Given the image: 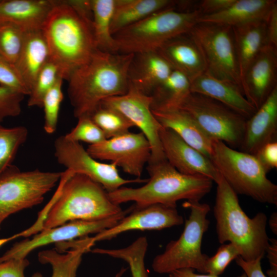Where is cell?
Segmentation results:
<instances>
[{"instance_id":"cell-1","label":"cell","mask_w":277,"mask_h":277,"mask_svg":"<svg viewBox=\"0 0 277 277\" xmlns=\"http://www.w3.org/2000/svg\"><path fill=\"white\" fill-rule=\"evenodd\" d=\"M59 182L36 223L26 229L29 235L70 221L102 220L123 211L100 184L86 175L66 169Z\"/></svg>"},{"instance_id":"cell-2","label":"cell","mask_w":277,"mask_h":277,"mask_svg":"<svg viewBox=\"0 0 277 277\" xmlns=\"http://www.w3.org/2000/svg\"><path fill=\"white\" fill-rule=\"evenodd\" d=\"M133 55L97 49L72 72L67 93L75 117L90 116L105 99L128 91V72Z\"/></svg>"},{"instance_id":"cell-3","label":"cell","mask_w":277,"mask_h":277,"mask_svg":"<svg viewBox=\"0 0 277 277\" xmlns=\"http://www.w3.org/2000/svg\"><path fill=\"white\" fill-rule=\"evenodd\" d=\"M92 21L80 13L69 1H55L41 28L50 58L60 67L64 80L85 64L97 48Z\"/></svg>"},{"instance_id":"cell-4","label":"cell","mask_w":277,"mask_h":277,"mask_svg":"<svg viewBox=\"0 0 277 277\" xmlns=\"http://www.w3.org/2000/svg\"><path fill=\"white\" fill-rule=\"evenodd\" d=\"M150 178L138 188L122 187L108 193L111 200L117 205L134 202L135 207L161 204L176 206L181 200L200 201L208 194L213 181L202 175L183 174L166 159L148 163Z\"/></svg>"},{"instance_id":"cell-5","label":"cell","mask_w":277,"mask_h":277,"mask_svg":"<svg viewBox=\"0 0 277 277\" xmlns=\"http://www.w3.org/2000/svg\"><path fill=\"white\" fill-rule=\"evenodd\" d=\"M215 183L213 214L219 243L235 244L240 249V256L245 261L263 259L270 239L266 215L258 212L249 217L241 208L238 194L222 176Z\"/></svg>"},{"instance_id":"cell-6","label":"cell","mask_w":277,"mask_h":277,"mask_svg":"<svg viewBox=\"0 0 277 277\" xmlns=\"http://www.w3.org/2000/svg\"><path fill=\"white\" fill-rule=\"evenodd\" d=\"M200 16L198 10L182 11L175 7L154 13L113 35L117 52L136 54L156 51L170 38L189 32Z\"/></svg>"},{"instance_id":"cell-7","label":"cell","mask_w":277,"mask_h":277,"mask_svg":"<svg viewBox=\"0 0 277 277\" xmlns=\"http://www.w3.org/2000/svg\"><path fill=\"white\" fill-rule=\"evenodd\" d=\"M210 160L235 193L265 204L277 205V186L253 154L214 140Z\"/></svg>"},{"instance_id":"cell-8","label":"cell","mask_w":277,"mask_h":277,"mask_svg":"<svg viewBox=\"0 0 277 277\" xmlns=\"http://www.w3.org/2000/svg\"><path fill=\"white\" fill-rule=\"evenodd\" d=\"M183 206L190 210L180 237L169 242L164 251L154 258L152 268L160 274H171L183 269L204 273L208 256L202 251V239L210 222L207 215L210 207L198 201H186Z\"/></svg>"},{"instance_id":"cell-9","label":"cell","mask_w":277,"mask_h":277,"mask_svg":"<svg viewBox=\"0 0 277 277\" xmlns=\"http://www.w3.org/2000/svg\"><path fill=\"white\" fill-rule=\"evenodd\" d=\"M63 172L22 171L12 165L0 175V229L10 215L40 204Z\"/></svg>"},{"instance_id":"cell-10","label":"cell","mask_w":277,"mask_h":277,"mask_svg":"<svg viewBox=\"0 0 277 277\" xmlns=\"http://www.w3.org/2000/svg\"><path fill=\"white\" fill-rule=\"evenodd\" d=\"M189 33L202 54L205 72L242 89L231 27L197 23Z\"/></svg>"},{"instance_id":"cell-11","label":"cell","mask_w":277,"mask_h":277,"mask_svg":"<svg viewBox=\"0 0 277 277\" xmlns=\"http://www.w3.org/2000/svg\"><path fill=\"white\" fill-rule=\"evenodd\" d=\"M190 114L210 137L239 148L246 118L222 103L191 92L179 108Z\"/></svg>"},{"instance_id":"cell-12","label":"cell","mask_w":277,"mask_h":277,"mask_svg":"<svg viewBox=\"0 0 277 277\" xmlns=\"http://www.w3.org/2000/svg\"><path fill=\"white\" fill-rule=\"evenodd\" d=\"M54 156L57 162L74 173L81 174L100 184L108 193L123 186L134 183H145L148 179L127 180L118 173L113 163H102L91 156L80 143L68 140L64 135L54 142Z\"/></svg>"},{"instance_id":"cell-13","label":"cell","mask_w":277,"mask_h":277,"mask_svg":"<svg viewBox=\"0 0 277 277\" xmlns=\"http://www.w3.org/2000/svg\"><path fill=\"white\" fill-rule=\"evenodd\" d=\"M132 210V206L111 217L99 220H75L58 226L42 230L30 239L15 243L0 256V262L24 259L33 250L50 244H58L97 234L115 225Z\"/></svg>"},{"instance_id":"cell-14","label":"cell","mask_w":277,"mask_h":277,"mask_svg":"<svg viewBox=\"0 0 277 277\" xmlns=\"http://www.w3.org/2000/svg\"><path fill=\"white\" fill-rule=\"evenodd\" d=\"M152 101L151 96L129 85L125 94L106 98L100 105L118 111L139 128L150 145L151 154L148 163L166 159L160 137L162 126L152 113Z\"/></svg>"},{"instance_id":"cell-15","label":"cell","mask_w":277,"mask_h":277,"mask_svg":"<svg viewBox=\"0 0 277 277\" xmlns=\"http://www.w3.org/2000/svg\"><path fill=\"white\" fill-rule=\"evenodd\" d=\"M88 153L97 160L108 161L128 174L140 179L151 157L150 144L141 132H128L89 145Z\"/></svg>"},{"instance_id":"cell-16","label":"cell","mask_w":277,"mask_h":277,"mask_svg":"<svg viewBox=\"0 0 277 277\" xmlns=\"http://www.w3.org/2000/svg\"><path fill=\"white\" fill-rule=\"evenodd\" d=\"M184 224L176 206L155 204L135 207L115 225L96 234L94 242L110 240L119 234L133 230H159Z\"/></svg>"},{"instance_id":"cell-17","label":"cell","mask_w":277,"mask_h":277,"mask_svg":"<svg viewBox=\"0 0 277 277\" xmlns=\"http://www.w3.org/2000/svg\"><path fill=\"white\" fill-rule=\"evenodd\" d=\"M160 137L165 157L179 172L202 175L216 183L221 175L212 161L184 142L172 130L162 127Z\"/></svg>"},{"instance_id":"cell-18","label":"cell","mask_w":277,"mask_h":277,"mask_svg":"<svg viewBox=\"0 0 277 277\" xmlns=\"http://www.w3.org/2000/svg\"><path fill=\"white\" fill-rule=\"evenodd\" d=\"M277 48L266 45L248 68L242 81L243 92L257 109L276 85Z\"/></svg>"},{"instance_id":"cell-19","label":"cell","mask_w":277,"mask_h":277,"mask_svg":"<svg viewBox=\"0 0 277 277\" xmlns=\"http://www.w3.org/2000/svg\"><path fill=\"white\" fill-rule=\"evenodd\" d=\"M277 86L246 120L240 151L254 155L264 144L276 140Z\"/></svg>"},{"instance_id":"cell-20","label":"cell","mask_w":277,"mask_h":277,"mask_svg":"<svg viewBox=\"0 0 277 277\" xmlns=\"http://www.w3.org/2000/svg\"><path fill=\"white\" fill-rule=\"evenodd\" d=\"M156 51L190 83L206 71L202 54L189 32L170 38Z\"/></svg>"},{"instance_id":"cell-21","label":"cell","mask_w":277,"mask_h":277,"mask_svg":"<svg viewBox=\"0 0 277 277\" xmlns=\"http://www.w3.org/2000/svg\"><path fill=\"white\" fill-rule=\"evenodd\" d=\"M190 91L213 99L248 119L256 109L236 84L214 77L206 72L191 83Z\"/></svg>"},{"instance_id":"cell-22","label":"cell","mask_w":277,"mask_h":277,"mask_svg":"<svg viewBox=\"0 0 277 277\" xmlns=\"http://www.w3.org/2000/svg\"><path fill=\"white\" fill-rule=\"evenodd\" d=\"M173 70L157 51L134 54L128 72L129 84L150 96L155 88Z\"/></svg>"},{"instance_id":"cell-23","label":"cell","mask_w":277,"mask_h":277,"mask_svg":"<svg viewBox=\"0 0 277 277\" xmlns=\"http://www.w3.org/2000/svg\"><path fill=\"white\" fill-rule=\"evenodd\" d=\"M152 111L163 127L172 130L187 144L210 159L214 140L190 114L181 109Z\"/></svg>"},{"instance_id":"cell-24","label":"cell","mask_w":277,"mask_h":277,"mask_svg":"<svg viewBox=\"0 0 277 277\" xmlns=\"http://www.w3.org/2000/svg\"><path fill=\"white\" fill-rule=\"evenodd\" d=\"M231 28L241 83L248 68L267 45L266 23L256 21Z\"/></svg>"},{"instance_id":"cell-25","label":"cell","mask_w":277,"mask_h":277,"mask_svg":"<svg viewBox=\"0 0 277 277\" xmlns=\"http://www.w3.org/2000/svg\"><path fill=\"white\" fill-rule=\"evenodd\" d=\"M55 2L0 0V21L17 24L26 30L41 29Z\"/></svg>"},{"instance_id":"cell-26","label":"cell","mask_w":277,"mask_h":277,"mask_svg":"<svg viewBox=\"0 0 277 277\" xmlns=\"http://www.w3.org/2000/svg\"><path fill=\"white\" fill-rule=\"evenodd\" d=\"M276 1L274 0H235L219 13L201 15L197 23L238 26L256 21H265Z\"/></svg>"},{"instance_id":"cell-27","label":"cell","mask_w":277,"mask_h":277,"mask_svg":"<svg viewBox=\"0 0 277 277\" xmlns=\"http://www.w3.org/2000/svg\"><path fill=\"white\" fill-rule=\"evenodd\" d=\"M49 58V48L42 29L27 30L14 65L30 92L37 75Z\"/></svg>"},{"instance_id":"cell-28","label":"cell","mask_w":277,"mask_h":277,"mask_svg":"<svg viewBox=\"0 0 277 277\" xmlns=\"http://www.w3.org/2000/svg\"><path fill=\"white\" fill-rule=\"evenodd\" d=\"M95 243L88 236L72 240L69 242V248L63 251L65 253L53 249L43 250L38 253V260L51 266V277H76L83 254L91 251Z\"/></svg>"},{"instance_id":"cell-29","label":"cell","mask_w":277,"mask_h":277,"mask_svg":"<svg viewBox=\"0 0 277 277\" xmlns=\"http://www.w3.org/2000/svg\"><path fill=\"white\" fill-rule=\"evenodd\" d=\"M171 0H115L111 24L112 35L160 11L176 8Z\"/></svg>"},{"instance_id":"cell-30","label":"cell","mask_w":277,"mask_h":277,"mask_svg":"<svg viewBox=\"0 0 277 277\" xmlns=\"http://www.w3.org/2000/svg\"><path fill=\"white\" fill-rule=\"evenodd\" d=\"M191 83L182 73L173 70L169 76L153 90L151 109L163 111L179 109L191 93Z\"/></svg>"},{"instance_id":"cell-31","label":"cell","mask_w":277,"mask_h":277,"mask_svg":"<svg viewBox=\"0 0 277 277\" xmlns=\"http://www.w3.org/2000/svg\"><path fill=\"white\" fill-rule=\"evenodd\" d=\"M92 31L96 48L102 51L117 52V46L110 28L115 0H91Z\"/></svg>"},{"instance_id":"cell-32","label":"cell","mask_w":277,"mask_h":277,"mask_svg":"<svg viewBox=\"0 0 277 277\" xmlns=\"http://www.w3.org/2000/svg\"><path fill=\"white\" fill-rule=\"evenodd\" d=\"M148 246L147 238L141 236L125 248H95L93 252L124 261L129 265L132 277H149L145 265V258Z\"/></svg>"},{"instance_id":"cell-33","label":"cell","mask_w":277,"mask_h":277,"mask_svg":"<svg viewBox=\"0 0 277 277\" xmlns=\"http://www.w3.org/2000/svg\"><path fill=\"white\" fill-rule=\"evenodd\" d=\"M28 136V130L24 126L7 128L0 124V175L13 165L18 149Z\"/></svg>"},{"instance_id":"cell-34","label":"cell","mask_w":277,"mask_h":277,"mask_svg":"<svg viewBox=\"0 0 277 277\" xmlns=\"http://www.w3.org/2000/svg\"><path fill=\"white\" fill-rule=\"evenodd\" d=\"M107 139L129 132L133 124L118 111L100 105L89 116Z\"/></svg>"},{"instance_id":"cell-35","label":"cell","mask_w":277,"mask_h":277,"mask_svg":"<svg viewBox=\"0 0 277 277\" xmlns=\"http://www.w3.org/2000/svg\"><path fill=\"white\" fill-rule=\"evenodd\" d=\"M63 75L56 63L49 58L41 69L31 87L27 105L42 108L43 101L48 91Z\"/></svg>"},{"instance_id":"cell-36","label":"cell","mask_w":277,"mask_h":277,"mask_svg":"<svg viewBox=\"0 0 277 277\" xmlns=\"http://www.w3.org/2000/svg\"><path fill=\"white\" fill-rule=\"evenodd\" d=\"M27 31L17 24L0 21V54L14 65L22 50Z\"/></svg>"},{"instance_id":"cell-37","label":"cell","mask_w":277,"mask_h":277,"mask_svg":"<svg viewBox=\"0 0 277 277\" xmlns=\"http://www.w3.org/2000/svg\"><path fill=\"white\" fill-rule=\"evenodd\" d=\"M64 79H58L44 96L42 108L44 111L45 131L49 134L56 130L60 106L63 99L62 86Z\"/></svg>"},{"instance_id":"cell-38","label":"cell","mask_w":277,"mask_h":277,"mask_svg":"<svg viewBox=\"0 0 277 277\" xmlns=\"http://www.w3.org/2000/svg\"><path fill=\"white\" fill-rule=\"evenodd\" d=\"M77 119L76 126L65 135L68 140L78 143L84 142L90 145L107 139L102 130L89 116H83Z\"/></svg>"},{"instance_id":"cell-39","label":"cell","mask_w":277,"mask_h":277,"mask_svg":"<svg viewBox=\"0 0 277 277\" xmlns=\"http://www.w3.org/2000/svg\"><path fill=\"white\" fill-rule=\"evenodd\" d=\"M240 249L235 244L224 243L218 248L211 257L208 258L204 269V273L219 276L233 260L241 255Z\"/></svg>"},{"instance_id":"cell-40","label":"cell","mask_w":277,"mask_h":277,"mask_svg":"<svg viewBox=\"0 0 277 277\" xmlns=\"http://www.w3.org/2000/svg\"><path fill=\"white\" fill-rule=\"evenodd\" d=\"M25 95L9 88L0 86V124L9 117L20 114Z\"/></svg>"},{"instance_id":"cell-41","label":"cell","mask_w":277,"mask_h":277,"mask_svg":"<svg viewBox=\"0 0 277 277\" xmlns=\"http://www.w3.org/2000/svg\"><path fill=\"white\" fill-rule=\"evenodd\" d=\"M0 86L9 88L25 95L30 91L26 86L15 65L0 54Z\"/></svg>"},{"instance_id":"cell-42","label":"cell","mask_w":277,"mask_h":277,"mask_svg":"<svg viewBox=\"0 0 277 277\" xmlns=\"http://www.w3.org/2000/svg\"><path fill=\"white\" fill-rule=\"evenodd\" d=\"M266 173L277 168V141L261 147L254 154Z\"/></svg>"},{"instance_id":"cell-43","label":"cell","mask_w":277,"mask_h":277,"mask_svg":"<svg viewBox=\"0 0 277 277\" xmlns=\"http://www.w3.org/2000/svg\"><path fill=\"white\" fill-rule=\"evenodd\" d=\"M26 259H14L0 262V277H25L24 272L29 266Z\"/></svg>"},{"instance_id":"cell-44","label":"cell","mask_w":277,"mask_h":277,"mask_svg":"<svg viewBox=\"0 0 277 277\" xmlns=\"http://www.w3.org/2000/svg\"><path fill=\"white\" fill-rule=\"evenodd\" d=\"M235 0H203L199 3L197 10L201 15H210L226 9Z\"/></svg>"},{"instance_id":"cell-45","label":"cell","mask_w":277,"mask_h":277,"mask_svg":"<svg viewBox=\"0 0 277 277\" xmlns=\"http://www.w3.org/2000/svg\"><path fill=\"white\" fill-rule=\"evenodd\" d=\"M259 258L251 261H247L239 256L235 260L237 265L244 271L247 277H267L263 272L261 260Z\"/></svg>"},{"instance_id":"cell-46","label":"cell","mask_w":277,"mask_h":277,"mask_svg":"<svg viewBox=\"0 0 277 277\" xmlns=\"http://www.w3.org/2000/svg\"><path fill=\"white\" fill-rule=\"evenodd\" d=\"M265 21L267 45L277 48V3L272 7Z\"/></svg>"},{"instance_id":"cell-47","label":"cell","mask_w":277,"mask_h":277,"mask_svg":"<svg viewBox=\"0 0 277 277\" xmlns=\"http://www.w3.org/2000/svg\"><path fill=\"white\" fill-rule=\"evenodd\" d=\"M269 263V268L267 271L269 277H277V240L276 239H269V244L266 249Z\"/></svg>"},{"instance_id":"cell-48","label":"cell","mask_w":277,"mask_h":277,"mask_svg":"<svg viewBox=\"0 0 277 277\" xmlns=\"http://www.w3.org/2000/svg\"><path fill=\"white\" fill-rule=\"evenodd\" d=\"M172 277H219V276L212 275L207 273L197 274L194 272V270L191 269H183L176 270L171 273ZM238 277H247L243 273Z\"/></svg>"},{"instance_id":"cell-49","label":"cell","mask_w":277,"mask_h":277,"mask_svg":"<svg viewBox=\"0 0 277 277\" xmlns=\"http://www.w3.org/2000/svg\"><path fill=\"white\" fill-rule=\"evenodd\" d=\"M268 225L273 234H277V213L273 212L268 220Z\"/></svg>"},{"instance_id":"cell-50","label":"cell","mask_w":277,"mask_h":277,"mask_svg":"<svg viewBox=\"0 0 277 277\" xmlns=\"http://www.w3.org/2000/svg\"><path fill=\"white\" fill-rule=\"evenodd\" d=\"M18 238L17 233L11 236L8 237V238H1L0 239V248L4 245L5 244H7L9 242Z\"/></svg>"},{"instance_id":"cell-51","label":"cell","mask_w":277,"mask_h":277,"mask_svg":"<svg viewBox=\"0 0 277 277\" xmlns=\"http://www.w3.org/2000/svg\"><path fill=\"white\" fill-rule=\"evenodd\" d=\"M127 269L128 268L122 267L118 272L115 274L114 277H122Z\"/></svg>"},{"instance_id":"cell-52","label":"cell","mask_w":277,"mask_h":277,"mask_svg":"<svg viewBox=\"0 0 277 277\" xmlns=\"http://www.w3.org/2000/svg\"><path fill=\"white\" fill-rule=\"evenodd\" d=\"M31 277H43L42 274L39 272L34 273Z\"/></svg>"},{"instance_id":"cell-53","label":"cell","mask_w":277,"mask_h":277,"mask_svg":"<svg viewBox=\"0 0 277 277\" xmlns=\"http://www.w3.org/2000/svg\"><path fill=\"white\" fill-rule=\"evenodd\" d=\"M168 277H172V276L171 275V274H169V275H168Z\"/></svg>"}]
</instances>
